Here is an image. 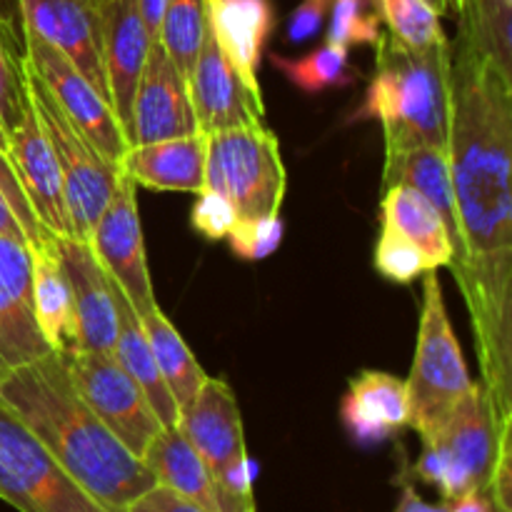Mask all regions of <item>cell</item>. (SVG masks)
<instances>
[{
	"instance_id": "6da1fadb",
	"label": "cell",
	"mask_w": 512,
	"mask_h": 512,
	"mask_svg": "<svg viewBox=\"0 0 512 512\" xmlns=\"http://www.w3.org/2000/svg\"><path fill=\"white\" fill-rule=\"evenodd\" d=\"M453 45L448 160L460 260L450 265L473 325L483 395L512 430V75Z\"/></svg>"
},
{
	"instance_id": "7a4b0ae2",
	"label": "cell",
	"mask_w": 512,
	"mask_h": 512,
	"mask_svg": "<svg viewBox=\"0 0 512 512\" xmlns=\"http://www.w3.org/2000/svg\"><path fill=\"white\" fill-rule=\"evenodd\" d=\"M0 400L55 463L110 512H125L155 485L143 460L75 393L63 353H50L0 375Z\"/></svg>"
},
{
	"instance_id": "3957f363",
	"label": "cell",
	"mask_w": 512,
	"mask_h": 512,
	"mask_svg": "<svg viewBox=\"0 0 512 512\" xmlns=\"http://www.w3.org/2000/svg\"><path fill=\"white\" fill-rule=\"evenodd\" d=\"M450 108L453 45L410 48L390 33H380L368 90L348 123H380L385 153L410 145L448 148Z\"/></svg>"
},
{
	"instance_id": "277c9868",
	"label": "cell",
	"mask_w": 512,
	"mask_h": 512,
	"mask_svg": "<svg viewBox=\"0 0 512 512\" xmlns=\"http://www.w3.org/2000/svg\"><path fill=\"white\" fill-rule=\"evenodd\" d=\"M423 278L418 345H415V360L410 378L405 380V390H408L410 410L408 428H413L420 438H428L443 428L445 420L475 383L450 325L438 270L425 273Z\"/></svg>"
},
{
	"instance_id": "5b68a950",
	"label": "cell",
	"mask_w": 512,
	"mask_h": 512,
	"mask_svg": "<svg viewBox=\"0 0 512 512\" xmlns=\"http://www.w3.org/2000/svg\"><path fill=\"white\" fill-rule=\"evenodd\" d=\"M28 75V98L50 140L60 178H63L65 205H68L73 238L88 240L90 230L98 223L100 213L115 195L120 180V165L105 158L78 125L55 103L50 90L38 80V75L25 65Z\"/></svg>"
},
{
	"instance_id": "8992f818",
	"label": "cell",
	"mask_w": 512,
	"mask_h": 512,
	"mask_svg": "<svg viewBox=\"0 0 512 512\" xmlns=\"http://www.w3.org/2000/svg\"><path fill=\"white\" fill-rule=\"evenodd\" d=\"M285 185L288 173L273 130L253 125L208 135L205 188L223 193L238 210V218L278 215Z\"/></svg>"
},
{
	"instance_id": "52a82bcc",
	"label": "cell",
	"mask_w": 512,
	"mask_h": 512,
	"mask_svg": "<svg viewBox=\"0 0 512 512\" xmlns=\"http://www.w3.org/2000/svg\"><path fill=\"white\" fill-rule=\"evenodd\" d=\"M0 500L18 512H110L0 400Z\"/></svg>"
},
{
	"instance_id": "ba28073f",
	"label": "cell",
	"mask_w": 512,
	"mask_h": 512,
	"mask_svg": "<svg viewBox=\"0 0 512 512\" xmlns=\"http://www.w3.org/2000/svg\"><path fill=\"white\" fill-rule=\"evenodd\" d=\"M175 428L200 455L220 488L235 503L255 508V463L245 448L243 418L233 388L208 375L195 398L180 408Z\"/></svg>"
},
{
	"instance_id": "9c48e42d",
	"label": "cell",
	"mask_w": 512,
	"mask_h": 512,
	"mask_svg": "<svg viewBox=\"0 0 512 512\" xmlns=\"http://www.w3.org/2000/svg\"><path fill=\"white\" fill-rule=\"evenodd\" d=\"M70 383L100 423L133 455L143 458L150 440L163 423L155 415L140 385L130 378L113 353L100 350H73L65 353Z\"/></svg>"
},
{
	"instance_id": "30bf717a",
	"label": "cell",
	"mask_w": 512,
	"mask_h": 512,
	"mask_svg": "<svg viewBox=\"0 0 512 512\" xmlns=\"http://www.w3.org/2000/svg\"><path fill=\"white\" fill-rule=\"evenodd\" d=\"M23 48L25 65L50 90L55 103L105 158L120 165V158L128 150V140L108 98H103L100 90L58 48L38 35L23 30Z\"/></svg>"
},
{
	"instance_id": "8fae6325",
	"label": "cell",
	"mask_w": 512,
	"mask_h": 512,
	"mask_svg": "<svg viewBox=\"0 0 512 512\" xmlns=\"http://www.w3.org/2000/svg\"><path fill=\"white\" fill-rule=\"evenodd\" d=\"M135 188L138 185L120 170L115 195L90 230L88 243L100 268L130 300L135 313L143 318L150 310L158 308V300H155L153 280H150L148 260H145V240Z\"/></svg>"
},
{
	"instance_id": "7c38bea8",
	"label": "cell",
	"mask_w": 512,
	"mask_h": 512,
	"mask_svg": "<svg viewBox=\"0 0 512 512\" xmlns=\"http://www.w3.org/2000/svg\"><path fill=\"white\" fill-rule=\"evenodd\" d=\"M50 248L68 283L78 350L113 353L118 335L113 280L100 268L88 240L73 235H50Z\"/></svg>"
},
{
	"instance_id": "4fadbf2b",
	"label": "cell",
	"mask_w": 512,
	"mask_h": 512,
	"mask_svg": "<svg viewBox=\"0 0 512 512\" xmlns=\"http://www.w3.org/2000/svg\"><path fill=\"white\" fill-rule=\"evenodd\" d=\"M188 93L200 133L213 135L223 130L265 125L263 95L253 93L230 68L215 45L208 25L203 30L198 58L188 75Z\"/></svg>"
},
{
	"instance_id": "5bb4252c",
	"label": "cell",
	"mask_w": 512,
	"mask_h": 512,
	"mask_svg": "<svg viewBox=\"0 0 512 512\" xmlns=\"http://www.w3.org/2000/svg\"><path fill=\"white\" fill-rule=\"evenodd\" d=\"M33 310V248L0 235V375L50 355Z\"/></svg>"
},
{
	"instance_id": "9a60e30c",
	"label": "cell",
	"mask_w": 512,
	"mask_h": 512,
	"mask_svg": "<svg viewBox=\"0 0 512 512\" xmlns=\"http://www.w3.org/2000/svg\"><path fill=\"white\" fill-rule=\"evenodd\" d=\"M198 130L190 105L188 78L175 68L160 40L150 43L148 60L135 90L130 123L125 128L128 145L180 138Z\"/></svg>"
},
{
	"instance_id": "2e32d148",
	"label": "cell",
	"mask_w": 512,
	"mask_h": 512,
	"mask_svg": "<svg viewBox=\"0 0 512 512\" xmlns=\"http://www.w3.org/2000/svg\"><path fill=\"white\" fill-rule=\"evenodd\" d=\"M18 8L23 30L58 48L110 103L98 0H18Z\"/></svg>"
},
{
	"instance_id": "e0dca14e",
	"label": "cell",
	"mask_w": 512,
	"mask_h": 512,
	"mask_svg": "<svg viewBox=\"0 0 512 512\" xmlns=\"http://www.w3.org/2000/svg\"><path fill=\"white\" fill-rule=\"evenodd\" d=\"M100 38H103V70L110 105L125 133L135 90L153 43L140 18L138 0H108L100 5Z\"/></svg>"
},
{
	"instance_id": "ac0fdd59",
	"label": "cell",
	"mask_w": 512,
	"mask_h": 512,
	"mask_svg": "<svg viewBox=\"0 0 512 512\" xmlns=\"http://www.w3.org/2000/svg\"><path fill=\"white\" fill-rule=\"evenodd\" d=\"M8 155L40 225L53 235H73L58 160L30 103L23 120L8 133Z\"/></svg>"
},
{
	"instance_id": "d6986e66",
	"label": "cell",
	"mask_w": 512,
	"mask_h": 512,
	"mask_svg": "<svg viewBox=\"0 0 512 512\" xmlns=\"http://www.w3.org/2000/svg\"><path fill=\"white\" fill-rule=\"evenodd\" d=\"M420 440L438 445L445 455H450L455 465L468 473L475 488L488 493L495 460H498L500 448L505 443H512V430L498 428L483 395V385L475 383L473 390L460 400L458 408L445 420L443 428Z\"/></svg>"
},
{
	"instance_id": "ffe728a7",
	"label": "cell",
	"mask_w": 512,
	"mask_h": 512,
	"mask_svg": "<svg viewBox=\"0 0 512 512\" xmlns=\"http://www.w3.org/2000/svg\"><path fill=\"white\" fill-rule=\"evenodd\" d=\"M205 25L230 68L253 93H260L258 68L275 28L270 0H203Z\"/></svg>"
},
{
	"instance_id": "44dd1931",
	"label": "cell",
	"mask_w": 512,
	"mask_h": 512,
	"mask_svg": "<svg viewBox=\"0 0 512 512\" xmlns=\"http://www.w3.org/2000/svg\"><path fill=\"white\" fill-rule=\"evenodd\" d=\"M205 148L208 135L200 130L180 138L128 145L120 170L140 188L198 195L205 190Z\"/></svg>"
},
{
	"instance_id": "7402d4cb",
	"label": "cell",
	"mask_w": 512,
	"mask_h": 512,
	"mask_svg": "<svg viewBox=\"0 0 512 512\" xmlns=\"http://www.w3.org/2000/svg\"><path fill=\"white\" fill-rule=\"evenodd\" d=\"M140 460L153 473L155 483L175 490L205 512H255V508L235 503L220 488L218 480L210 475L200 455L190 448V443L175 425L160 428V433L150 440Z\"/></svg>"
},
{
	"instance_id": "603a6c76",
	"label": "cell",
	"mask_w": 512,
	"mask_h": 512,
	"mask_svg": "<svg viewBox=\"0 0 512 512\" xmlns=\"http://www.w3.org/2000/svg\"><path fill=\"white\" fill-rule=\"evenodd\" d=\"M340 418L350 438L360 445H375L408 428V390L405 380L383 370H363L350 380L340 403Z\"/></svg>"
},
{
	"instance_id": "cb8c5ba5",
	"label": "cell",
	"mask_w": 512,
	"mask_h": 512,
	"mask_svg": "<svg viewBox=\"0 0 512 512\" xmlns=\"http://www.w3.org/2000/svg\"><path fill=\"white\" fill-rule=\"evenodd\" d=\"M380 228L410 240L423 250L435 270L448 268L453 260V240L448 225L433 203L410 185L383 188L380 198Z\"/></svg>"
},
{
	"instance_id": "d4e9b609",
	"label": "cell",
	"mask_w": 512,
	"mask_h": 512,
	"mask_svg": "<svg viewBox=\"0 0 512 512\" xmlns=\"http://www.w3.org/2000/svg\"><path fill=\"white\" fill-rule=\"evenodd\" d=\"M113 295L115 308H118V335H115L113 355L123 365L125 373L140 385V390L145 393L148 403L153 405L155 415L163 423V428L165 425H175L180 413L178 403L170 395L168 385H165L163 375H160L158 365H155L153 350H150L148 335H145L143 323H140V315L135 313L130 300L120 293V288L115 283Z\"/></svg>"
},
{
	"instance_id": "484cf974",
	"label": "cell",
	"mask_w": 512,
	"mask_h": 512,
	"mask_svg": "<svg viewBox=\"0 0 512 512\" xmlns=\"http://www.w3.org/2000/svg\"><path fill=\"white\" fill-rule=\"evenodd\" d=\"M33 310L35 323L53 353L65 355L78 350L68 283L50 248V240L45 248L33 250Z\"/></svg>"
},
{
	"instance_id": "4316f807",
	"label": "cell",
	"mask_w": 512,
	"mask_h": 512,
	"mask_svg": "<svg viewBox=\"0 0 512 512\" xmlns=\"http://www.w3.org/2000/svg\"><path fill=\"white\" fill-rule=\"evenodd\" d=\"M140 323H143L145 335H148L155 365H158L160 375H163L165 385H168L170 395H173L180 410L195 398V393H198L208 375L200 368L198 358L188 348L178 328L165 318L163 310L153 308L148 315L140 318Z\"/></svg>"
},
{
	"instance_id": "83f0119b",
	"label": "cell",
	"mask_w": 512,
	"mask_h": 512,
	"mask_svg": "<svg viewBox=\"0 0 512 512\" xmlns=\"http://www.w3.org/2000/svg\"><path fill=\"white\" fill-rule=\"evenodd\" d=\"M460 30L470 48L503 73L512 75V3L505 0H463Z\"/></svg>"
},
{
	"instance_id": "f1b7e54d",
	"label": "cell",
	"mask_w": 512,
	"mask_h": 512,
	"mask_svg": "<svg viewBox=\"0 0 512 512\" xmlns=\"http://www.w3.org/2000/svg\"><path fill=\"white\" fill-rule=\"evenodd\" d=\"M273 65L295 88L310 95L330 88H348L358 80V70L355 65H350L348 48H340L328 40L300 58H285V55L273 53Z\"/></svg>"
},
{
	"instance_id": "f546056e",
	"label": "cell",
	"mask_w": 512,
	"mask_h": 512,
	"mask_svg": "<svg viewBox=\"0 0 512 512\" xmlns=\"http://www.w3.org/2000/svg\"><path fill=\"white\" fill-rule=\"evenodd\" d=\"M385 33L398 38L410 48H433L450 43L440 25V15L425 0H370Z\"/></svg>"
},
{
	"instance_id": "4dcf8cb0",
	"label": "cell",
	"mask_w": 512,
	"mask_h": 512,
	"mask_svg": "<svg viewBox=\"0 0 512 512\" xmlns=\"http://www.w3.org/2000/svg\"><path fill=\"white\" fill-rule=\"evenodd\" d=\"M0 235L20 240L30 248H45L50 240L48 230L40 225L18 173L13 168L8 150L0 148Z\"/></svg>"
},
{
	"instance_id": "1f68e13d",
	"label": "cell",
	"mask_w": 512,
	"mask_h": 512,
	"mask_svg": "<svg viewBox=\"0 0 512 512\" xmlns=\"http://www.w3.org/2000/svg\"><path fill=\"white\" fill-rule=\"evenodd\" d=\"M28 103L25 48L15 35L13 23L0 13V125L5 133L23 120Z\"/></svg>"
},
{
	"instance_id": "d6a6232c",
	"label": "cell",
	"mask_w": 512,
	"mask_h": 512,
	"mask_svg": "<svg viewBox=\"0 0 512 512\" xmlns=\"http://www.w3.org/2000/svg\"><path fill=\"white\" fill-rule=\"evenodd\" d=\"M380 18L370 0H333L330 5V25L328 43L340 48H353V45H375L380 38Z\"/></svg>"
},
{
	"instance_id": "836d02e7",
	"label": "cell",
	"mask_w": 512,
	"mask_h": 512,
	"mask_svg": "<svg viewBox=\"0 0 512 512\" xmlns=\"http://www.w3.org/2000/svg\"><path fill=\"white\" fill-rule=\"evenodd\" d=\"M375 270L383 275L385 280L398 285H410L418 280L420 275L433 273V265L425 258L423 250L415 248L410 240L400 238V235L390 233V230L380 228L378 245H375Z\"/></svg>"
},
{
	"instance_id": "e575fe53",
	"label": "cell",
	"mask_w": 512,
	"mask_h": 512,
	"mask_svg": "<svg viewBox=\"0 0 512 512\" xmlns=\"http://www.w3.org/2000/svg\"><path fill=\"white\" fill-rule=\"evenodd\" d=\"M230 248L243 260H263L273 255L283 243V220L280 215L265 218H238L228 233Z\"/></svg>"
},
{
	"instance_id": "d590c367",
	"label": "cell",
	"mask_w": 512,
	"mask_h": 512,
	"mask_svg": "<svg viewBox=\"0 0 512 512\" xmlns=\"http://www.w3.org/2000/svg\"><path fill=\"white\" fill-rule=\"evenodd\" d=\"M235 220H238V210L233 208V203H230L223 193H215V190H208V188L200 190L190 223H193V228L198 230L203 238L208 240L228 238Z\"/></svg>"
},
{
	"instance_id": "8d00e7d4",
	"label": "cell",
	"mask_w": 512,
	"mask_h": 512,
	"mask_svg": "<svg viewBox=\"0 0 512 512\" xmlns=\"http://www.w3.org/2000/svg\"><path fill=\"white\" fill-rule=\"evenodd\" d=\"M330 5H333V0H303L290 13L288 30H285L290 43H305V40L315 38L318 30L323 28L325 15L330 13Z\"/></svg>"
},
{
	"instance_id": "74e56055",
	"label": "cell",
	"mask_w": 512,
	"mask_h": 512,
	"mask_svg": "<svg viewBox=\"0 0 512 512\" xmlns=\"http://www.w3.org/2000/svg\"><path fill=\"white\" fill-rule=\"evenodd\" d=\"M125 512H205V510L198 508L195 503H190V500H185L183 495H178L175 490L155 483L153 488H148L143 495H138Z\"/></svg>"
},
{
	"instance_id": "f35d334b",
	"label": "cell",
	"mask_w": 512,
	"mask_h": 512,
	"mask_svg": "<svg viewBox=\"0 0 512 512\" xmlns=\"http://www.w3.org/2000/svg\"><path fill=\"white\" fill-rule=\"evenodd\" d=\"M395 512H450V510L445 500L443 503H428V500L420 498V493L413 488V483H403Z\"/></svg>"
},
{
	"instance_id": "ab89813d",
	"label": "cell",
	"mask_w": 512,
	"mask_h": 512,
	"mask_svg": "<svg viewBox=\"0 0 512 512\" xmlns=\"http://www.w3.org/2000/svg\"><path fill=\"white\" fill-rule=\"evenodd\" d=\"M448 510L450 512H503L493 505L488 493L483 490H470V493L460 495V498L448 500Z\"/></svg>"
},
{
	"instance_id": "60d3db41",
	"label": "cell",
	"mask_w": 512,
	"mask_h": 512,
	"mask_svg": "<svg viewBox=\"0 0 512 512\" xmlns=\"http://www.w3.org/2000/svg\"><path fill=\"white\" fill-rule=\"evenodd\" d=\"M425 3L443 18V15H458L463 0H425Z\"/></svg>"
},
{
	"instance_id": "b9f144b4",
	"label": "cell",
	"mask_w": 512,
	"mask_h": 512,
	"mask_svg": "<svg viewBox=\"0 0 512 512\" xmlns=\"http://www.w3.org/2000/svg\"><path fill=\"white\" fill-rule=\"evenodd\" d=\"M0 148L8 150V133L3 130V125H0Z\"/></svg>"
},
{
	"instance_id": "7bdbcfd3",
	"label": "cell",
	"mask_w": 512,
	"mask_h": 512,
	"mask_svg": "<svg viewBox=\"0 0 512 512\" xmlns=\"http://www.w3.org/2000/svg\"><path fill=\"white\" fill-rule=\"evenodd\" d=\"M103 3H108V0H98V5H103Z\"/></svg>"
},
{
	"instance_id": "ee69618b",
	"label": "cell",
	"mask_w": 512,
	"mask_h": 512,
	"mask_svg": "<svg viewBox=\"0 0 512 512\" xmlns=\"http://www.w3.org/2000/svg\"><path fill=\"white\" fill-rule=\"evenodd\" d=\"M505 3H512V0H505Z\"/></svg>"
}]
</instances>
